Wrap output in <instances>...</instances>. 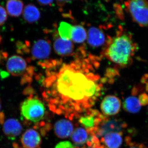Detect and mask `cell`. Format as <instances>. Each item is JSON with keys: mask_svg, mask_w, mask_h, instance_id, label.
<instances>
[{"mask_svg": "<svg viewBox=\"0 0 148 148\" xmlns=\"http://www.w3.org/2000/svg\"><path fill=\"white\" fill-rule=\"evenodd\" d=\"M55 148H74V147L71 142L64 141L57 144Z\"/></svg>", "mask_w": 148, "mask_h": 148, "instance_id": "obj_24", "label": "cell"}, {"mask_svg": "<svg viewBox=\"0 0 148 148\" xmlns=\"http://www.w3.org/2000/svg\"><path fill=\"white\" fill-rule=\"evenodd\" d=\"M73 127L71 123L66 119H61L55 123L54 130L56 135L60 138H66L73 132Z\"/></svg>", "mask_w": 148, "mask_h": 148, "instance_id": "obj_11", "label": "cell"}, {"mask_svg": "<svg viewBox=\"0 0 148 148\" xmlns=\"http://www.w3.org/2000/svg\"><path fill=\"white\" fill-rule=\"evenodd\" d=\"M27 44L28 43L26 42L25 44H24L20 42L17 43V51H19L20 53H26L27 51H29V49L28 48V47L29 46L27 45Z\"/></svg>", "mask_w": 148, "mask_h": 148, "instance_id": "obj_23", "label": "cell"}, {"mask_svg": "<svg viewBox=\"0 0 148 148\" xmlns=\"http://www.w3.org/2000/svg\"><path fill=\"white\" fill-rule=\"evenodd\" d=\"M3 130L7 137L13 140L21 134L22 127L17 120L10 119L5 122Z\"/></svg>", "mask_w": 148, "mask_h": 148, "instance_id": "obj_9", "label": "cell"}, {"mask_svg": "<svg viewBox=\"0 0 148 148\" xmlns=\"http://www.w3.org/2000/svg\"><path fill=\"white\" fill-rule=\"evenodd\" d=\"M7 56V53L6 52L0 51V64L1 63L3 60L6 59Z\"/></svg>", "mask_w": 148, "mask_h": 148, "instance_id": "obj_27", "label": "cell"}, {"mask_svg": "<svg viewBox=\"0 0 148 148\" xmlns=\"http://www.w3.org/2000/svg\"><path fill=\"white\" fill-rule=\"evenodd\" d=\"M122 132H111L104 137L105 144L109 148H119L122 143Z\"/></svg>", "mask_w": 148, "mask_h": 148, "instance_id": "obj_15", "label": "cell"}, {"mask_svg": "<svg viewBox=\"0 0 148 148\" xmlns=\"http://www.w3.org/2000/svg\"><path fill=\"white\" fill-rule=\"evenodd\" d=\"M38 2L40 4L42 5H47L50 4L51 3H53V1H38Z\"/></svg>", "mask_w": 148, "mask_h": 148, "instance_id": "obj_28", "label": "cell"}, {"mask_svg": "<svg viewBox=\"0 0 148 148\" xmlns=\"http://www.w3.org/2000/svg\"><path fill=\"white\" fill-rule=\"evenodd\" d=\"M121 107V102L118 98L114 95H108L103 99L101 108L106 115H115L119 112Z\"/></svg>", "mask_w": 148, "mask_h": 148, "instance_id": "obj_6", "label": "cell"}, {"mask_svg": "<svg viewBox=\"0 0 148 148\" xmlns=\"http://www.w3.org/2000/svg\"><path fill=\"white\" fill-rule=\"evenodd\" d=\"M123 105L125 110L130 113H138L141 109L139 100L135 96L127 97L125 100Z\"/></svg>", "mask_w": 148, "mask_h": 148, "instance_id": "obj_16", "label": "cell"}, {"mask_svg": "<svg viewBox=\"0 0 148 148\" xmlns=\"http://www.w3.org/2000/svg\"><path fill=\"white\" fill-rule=\"evenodd\" d=\"M53 47L56 52L59 55L67 56L71 54L73 50V45L70 40L58 38L54 41Z\"/></svg>", "mask_w": 148, "mask_h": 148, "instance_id": "obj_12", "label": "cell"}, {"mask_svg": "<svg viewBox=\"0 0 148 148\" xmlns=\"http://www.w3.org/2000/svg\"><path fill=\"white\" fill-rule=\"evenodd\" d=\"M72 28L73 27L70 24L66 22H61L58 28V33L60 38L64 40H71Z\"/></svg>", "mask_w": 148, "mask_h": 148, "instance_id": "obj_20", "label": "cell"}, {"mask_svg": "<svg viewBox=\"0 0 148 148\" xmlns=\"http://www.w3.org/2000/svg\"><path fill=\"white\" fill-rule=\"evenodd\" d=\"M88 41L92 46H101L105 42V35L101 30L92 27L88 32Z\"/></svg>", "mask_w": 148, "mask_h": 148, "instance_id": "obj_13", "label": "cell"}, {"mask_svg": "<svg viewBox=\"0 0 148 148\" xmlns=\"http://www.w3.org/2000/svg\"><path fill=\"white\" fill-rule=\"evenodd\" d=\"M129 148H148L145 145L143 144H139L134 142Z\"/></svg>", "mask_w": 148, "mask_h": 148, "instance_id": "obj_26", "label": "cell"}, {"mask_svg": "<svg viewBox=\"0 0 148 148\" xmlns=\"http://www.w3.org/2000/svg\"><path fill=\"white\" fill-rule=\"evenodd\" d=\"M87 60L64 64L48 73L46 84L58 95L82 102L92 98L100 90V77Z\"/></svg>", "mask_w": 148, "mask_h": 148, "instance_id": "obj_1", "label": "cell"}, {"mask_svg": "<svg viewBox=\"0 0 148 148\" xmlns=\"http://www.w3.org/2000/svg\"><path fill=\"white\" fill-rule=\"evenodd\" d=\"M6 68L9 73L12 75H23L27 70V61L21 56H12L8 60Z\"/></svg>", "mask_w": 148, "mask_h": 148, "instance_id": "obj_5", "label": "cell"}, {"mask_svg": "<svg viewBox=\"0 0 148 148\" xmlns=\"http://www.w3.org/2000/svg\"><path fill=\"white\" fill-rule=\"evenodd\" d=\"M93 148L89 147V148Z\"/></svg>", "mask_w": 148, "mask_h": 148, "instance_id": "obj_31", "label": "cell"}, {"mask_svg": "<svg viewBox=\"0 0 148 148\" xmlns=\"http://www.w3.org/2000/svg\"><path fill=\"white\" fill-rule=\"evenodd\" d=\"M72 138L73 142L77 144H84L87 140V132L84 128H77L73 132Z\"/></svg>", "mask_w": 148, "mask_h": 148, "instance_id": "obj_19", "label": "cell"}, {"mask_svg": "<svg viewBox=\"0 0 148 148\" xmlns=\"http://www.w3.org/2000/svg\"><path fill=\"white\" fill-rule=\"evenodd\" d=\"M41 137L38 132L32 129L27 130L21 138V142L24 148H36L41 143Z\"/></svg>", "mask_w": 148, "mask_h": 148, "instance_id": "obj_8", "label": "cell"}, {"mask_svg": "<svg viewBox=\"0 0 148 148\" xmlns=\"http://www.w3.org/2000/svg\"><path fill=\"white\" fill-rule=\"evenodd\" d=\"M138 100L142 106H146L148 105V95L146 93H143L139 95Z\"/></svg>", "mask_w": 148, "mask_h": 148, "instance_id": "obj_25", "label": "cell"}, {"mask_svg": "<svg viewBox=\"0 0 148 148\" xmlns=\"http://www.w3.org/2000/svg\"><path fill=\"white\" fill-rule=\"evenodd\" d=\"M127 125L126 123L117 119H112L106 121L101 127V134L106 135L111 132H122L123 128H126Z\"/></svg>", "mask_w": 148, "mask_h": 148, "instance_id": "obj_10", "label": "cell"}, {"mask_svg": "<svg viewBox=\"0 0 148 148\" xmlns=\"http://www.w3.org/2000/svg\"><path fill=\"white\" fill-rule=\"evenodd\" d=\"M24 8V4L20 1H9L7 2L8 13L13 17H18L21 15Z\"/></svg>", "mask_w": 148, "mask_h": 148, "instance_id": "obj_17", "label": "cell"}, {"mask_svg": "<svg viewBox=\"0 0 148 148\" xmlns=\"http://www.w3.org/2000/svg\"><path fill=\"white\" fill-rule=\"evenodd\" d=\"M1 41H2L1 37V35H0V43H1Z\"/></svg>", "mask_w": 148, "mask_h": 148, "instance_id": "obj_30", "label": "cell"}, {"mask_svg": "<svg viewBox=\"0 0 148 148\" xmlns=\"http://www.w3.org/2000/svg\"><path fill=\"white\" fill-rule=\"evenodd\" d=\"M136 46L132 37L126 33H121L111 40L106 50V56L115 64L127 66L132 61Z\"/></svg>", "mask_w": 148, "mask_h": 148, "instance_id": "obj_2", "label": "cell"}, {"mask_svg": "<svg viewBox=\"0 0 148 148\" xmlns=\"http://www.w3.org/2000/svg\"><path fill=\"white\" fill-rule=\"evenodd\" d=\"M1 100H0V110H1Z\"/></svg>", "mask_w": 148, "mask_h": 148, "instance_id": "obj_29", "label": "cell"}, {"mask_svg": "<svg viewBox=\"0 0 148 148\" xmlns=\"http://www.w3.org/2000/svg\"><path fill=\"white\" fill-rule=\"evenodd\" d=\"M125 6L131 17L141 27L148 26V2L143 0L127 1Z\"/></svg>", "mask_w": 148, "mask_h": 148, "instance_id": "obj_4", "label": "cell"}, {"mask_svg": "<svg viewBox=\"0 0 148 148\" xmlns=\"http://www.w3.org/2000/svg\"><path fill=\"white\" fill-rule=\"evenodd\" d=\"M23 18L29 23H33L39 19L40 12L38 8L32 4H29L25 6L23 11Z\"/></svg>", "mask_w": 148, "mask_h": 148, "instance_id": "obj_14", "label": "cell"}, {"mask_svg": "<svg viewBox=\"0 0 148 148\" xmlns=\"http://www.w3.org/2000/svg\"><path fill=\"white\" fill-rule=\"evenodd\" d=\"M86 33L85 30L80 26L73 27L71 33V39L76 43L84 42L86 38Z\"/></svg>", "mask_w": 148, "mask_h": 148, "instance_id": "obj_18", "label": "cell"}, {"mask_svg": "<svg viewBox=\"0 0 148 148\" xmlns=\"http://www.w3.org/2000/svg\"><path fill=\"white\" fill-rule=\"evenodd\" d=\"M45 109L44 104L38 99L30 98L24 101L21 104V114L27 120L37 122L42 119Z\"/></svg>", "mask_w": 148, "mask_h": 148, "instance_id": "obj_3", "label": "cell"}, {"mask_svg": "<svg viewBox=\"0 0 148 148\" xmlns=\"http://www.w3.org/2000/svg\"><path fill=\"white\" fill-rule=\"evenodd\" d=\"M50 53V44L45 40H38L32 48V56L35 59H45L49 57Z\"/></svg>", "mask_w": 148, "mask_h": 148, "instance_id": "obj_7", "label": "cell"}, {"mask_svg": "<svg viewBox=\"0 0 148 148\" xmlns=\"http://www.w3.org/2000/svg\"><path fill=\"white\" fill-rule=\"evenodd\" d=\"M7 12L5 9L0 5V26L4 24L7 19Z\"/></svg>", "mask_w": 148, "mask_h": 148, "instance_id": "obj_22", "label": "cell"}, {"mask_svg": "<svg viewBox=\"0 0 148 148\" xmlns=\"http://www.w3.org/2000/svg\"><path fill=\"white\" fill-rule=\"evenodd\" d=\"M79 122L87 128H92L95 125V119L92 116L88 115L82 117L80 119Z\"/></svg>", "mask_w": 148, "mask_h": 148, "instance_id": "obj_21", "label": "cell"}]
</instances>
